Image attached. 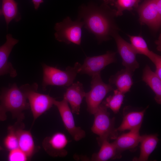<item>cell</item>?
Here are the masks:
<instances>
[{
    "mask_svg": "<svg viewBox=\"0 0 161 161\" xmlns=\"http://www.w3.org/2000/svg\"><path fill=\"white\" fill-rule=\"evenodd\" d=\"M35 9L37 10L40 4L43 2V0H32Z\"/></svg>",
    "mask_w": 161,
    "mask_h": 161,
    "instance_id": "f1b7e54d",
    "label": "cell"
},
{
    "mask_svg": "<svg viewBox=\"0 0 161 161\" xmlns=\"http://www.w3.org/2000/svg\"><path fill=\"white\" fill-rule=\"evenodd\" d=\"M68 140L64 133L58 132L45 137L42 145L46 152L53 157H64L68 154L66 149Z\"/></svg>",
    "mask_w": 161,
    "mask_h": 161,
    "instance_id": "7c38bea8",
    "label": "cell"
},
{
    "mask_svg": "<svg viewBox=\"0 0 161 161\" xmlns=\"http://www.w3.org/2000/svg\"><path fill=\"white\" fill-rule=\"evenodd\" d=\"M92 77L91 89L86 93L85 97L87 110L90 114H94L106 95L113 88L112 85L106 84L103 81L100 73Z\"/></svg>",
    "mask_w": 161,
    "mask_h": 161,
    "instance_id": "52a82bcc",
    "label": "cell"
},
{
    "mask_svg": "<svg viewBox=\"0 0 161 161\" xmlns=\"http://www.w3.org/2000/svg\"><path fill=\"white\" fill-rule=\"evenodd\" d=\"M1 10L7 27L10 22L18 16V3L14 0H2Z\"/></svg>",
    "mask_w": 161,
    "mask_h": 161,
    "instance_id": "7402d4cb",
    "label": "cell"
},
{
    "mask_svg": "<svg viewBox=\"0 0 161 161\" xmlns=\"http://www.w3.org/2000/svg\"><path fill=\"white\" fill-rule=\"evenodd\" d=\"M16 131L18 138V148L29 159L34 154L36 149L32 136L30 131L22 128H16Z\"/></svg>",
    "mask_w": 161,
    "mask_h": 161,
    "instance_id": "d6986e66",
    "label": "cell"
},
{
    "mask_svg": "<svg viewBox=\"0 0 161 161\" xmlns=\"http://www.w3.org/2000/svg\"><path fill=\"white\" fill-rule=\"evenodd\" d=\"M145 109L141 111H131L124 114L122 122L117 129L118 131L130 130L134 128L141 127Z\"/></svg>",
    "mask_w": 161,
    "mask_h": 161,
    "instance_id": "ffe728a7",
    "label": "cell"
},
{
    "mask_svg": "<svg viewBox=\"0 0 161 161\" xmlns=\"http://www.w3.org/2000/svg\"><path fill=\"white\" fill-rule=\"evenodd\" d=\"M104 2V3L108 4L109 3H112L113 0H103Z\"/></svg>",
    "mask_w": 161,
    "mask_h": 161,
    "instance_id": "f546056e",
    "label": "cell"
},
{
    "mask_svg": "<svg viewBox=\"0 0 161 161\" xmlns=\"http://www.w3.org/2000/svg\"><path fill=\"white\" fill-rule=\"evenodd\" d=\"M150 60L154 63L155 67V72L158 77L161 78V57L154 52Z\"/></svg>",
    "mask_w": 161,
    "mask_h": 161,
    "instance_id": "83f0119b",
    "label": "cell"
},
{
    "mask_svg": "<svg viewBox=\"0 0 161 161\" xmlns=\"http://www.w3.org/2000/svg\"><path fill=\"white\" fill-rule=\"evenodd\" d=\"M57 108L65 127L76 141L84 138L86 132L81 127L76 126L72 113L67 101L64 98L61 101L55 100L54 104Z\"/></svg>",
    "mask_w": 161,
    "mask_h": 161,
    "instance_id": "9c48e42d",
    "label": "cell"
},
{
    "mask_svg": "<svg viewBox=\"0 0 161 161\" xmlns=\"http://www.w3.org/2000/svg\"><path fill=\"white\" fill-rule=\"evenodd\" d=\"M84 26L83 21L78 18L73 21L67 16L62 21L57 23L54 27V35L56 40L67 44L73 43L78 45L81 44L82 28Z\"/></svg>",
    "mask_w": 161,
    "mask_h": 161,
    "instance_id": "8992f818",
    "label": "cell"
},
{
    "mask_svg": "<svg viewBox=\"0 0 161 161\" xmlns=\"http://www.w3.org/2000/svg\"><path fill=\"white\" fill-rule=\"evenodd\" d=\"M6 41L0 47V76L9 74L12 78L17 75L16 70L12 63L8 61L9 56L14 46L18 42V40L12 37L8 34L6 36Z\"/></svg>",
    "mask_w": 161,
    "mask_h": 161,
    "instance_id": "4fadbf2b",
    "label": "cell"
},
{
    "mask_svg": "<svg viewBox=\"0 0 161 161\" xmlns=\"http://www.w3.org/2000/svg\"><path fill=\"white\" fill-rule=\"evenodd\" d=\"M15 126H10L7 129V134L4 140V144L9 151L18 148V142Z\"/></svg>",
    "mask_w": 161,
    "mask_h": 161,
    "instance_id": "d4e9b609",
    "label": "cell"
},
{
    "mask_svg": "<svg viewBox=\"0 0 161 161\" xmlns=\"http://www.w3.org/2000/svg\"><path fill=\"white\" fill-rule=\"evenodd\" d=\"M116 52L108 51L104 54L92 57H86L81 65L78 73L86 74L91 77L100 73L108 65L115 62Z\"/></svg>",
    "mask_w": 161,
    "mask_h": 161,
    "instance_id": "ba28073f",
    "label": "cell"
},
{
    "mask_svg": "<svg viewBox=\"0 0 161 161\" xmlns=\"http://www.w3.org/2000/svg\"><path fill=\"white\" fill-rule=\"evenodd\" d=\"M29 159L27 155L19 148L10 151L7 157L9 161H26Z\"/></svg>",
    "mask_w": 161,
    "mask_h": 161,
    "instance_id": "4316f807",
    "label": "cell"
},
{
    "mask_svg": "<svg viewBox=\"0 0 161 161\" xmlns=\"http://www.w3.org/2000/svg\"><path fill=\"white\" fill-rule=\"evenodd\" d=\"M124 97V94L116 89L114 90L112 95L109 96L102 103L108 108H110L116 114L119 112Z\"/></svg>",
    "mask_w": 161,
    "mask_h": 161,
    "instance_id": "cb8c5ba5",
    "label": "cell"
},
{
    "mask_svg": "<svg viewBox=\"0 0 161 161\" xmlns=\"http://www.w3.org/2000/svg\"><path fill=\"white\" fill-rule=\"evenodd\" d=\"M142 80L145 82L154 93V99L160 104L161 103V78L152 71L146 65L143 69Z\"/></svg>",
    "mask_w": 161,
    "mask_h": 161,
    "instance_id": "ac0fdd59",
    "label": "cell"
},
{
    "mask_svg": "<svg viewBox=\"0 0 161 161\" xmlns=\"http://www.w3.org/2000/svg\"><path fill=\"white\" fill-rule=\"evenodd\" d=\"M27 98L16 83L4 88L0 95V121L7 118L6 113H11L13 117L18 121H22L24 118L23 111L30 109Z\"/></svg>",
    "mask_w": 161,
    "mask_h": 161,
    "instance_id": "7a4b0ae2",
    "label": "cell"
},
{
    "mask_svg": "<svg viewBox=\"0 0 161 161\" xmlns=\"http://www.w3.org/2000/svg\"><path fill=\"white\" fill-rule=\"evenodd\" d=\"M140 0H117L115 5L117 8V16L123 15L125 10H131L134 8H137L139 5Z\"/></svg>",
    "mask_w": 161,
    "mask_h": 161,
    "instance_id": "484cf974",
    "label": "cell"
},
{
    "mask_svg": "<svg viewBox=\"0 0 161 161\" xmlns=\"http://www.w3.org/2000/svg\"><path fill=\"white\" fill-rule=\"evenodd\" d=\"M99 151L94 153L91 160L92 161H105L110 159L119 158L116 148L113 143H109L107 140H104L100 146Z\"/></svg>",
    "mask_w": 161,
    "mask_h": 161,
    "instance_id": "44dd1931",
    "label": "cell"
},
{
    "mask_svg": "<svg viewBox=\"0 0 161 161\" xmlns=\"http://www.w3.org/2000/svg\"><path fill=\"white\" fill-rule=\"evenodd\" d=\"M2 15V13L1 10L0 9V16Z\"/></svg>",
    "mask_w": 161,
    "mask_h": 161,
    "instance_id": "4dcf8cb0",
    "label": "cell"
},
{
    "mask_svg": "<svg viewBox=\"0 0 161 161\" xmlns=\"http://www.w3.org/2000/svg\"><path fill=\"white\" fill-rule=\"evenodd\" d=\"M140 127L134 128L130 130L129 132L117 136L115 139L113 143L120 156L123 151L127 150H133L137 146L141 137L139 134Z\"/></svg>",
    "mask_w": 161,
    "mask_h": 161,
    "instance_id": "9a60e30c",
    "label": "cell"
},
{
    "mask_svg": "<svg viewBox=\"0 0 161 161\" xmlns=\"http://www.w3.org/2000/svg\"><path fill=\"white\" fill-rule=\"evenodd\" d=\"M131 42V44L137 54L143 55L150 59L153 52L148 49L147 44L143 38L140 36L128 35Z\"/></svg>",
    "mask_w": 161,
    "mask_h": 161,
    "instance_id": "603a6c76",
    "label": "cell"
},
{
    "mask_svg": "<svg viewBox=\"0 0 161 161\" xmlns=\"http://www.w3.org/2000/svg\"><path fill=\"white\" fill-rule=\"evenodd\" d=\"M133 73L126 68L121 69L110 77L109 83L115 86L117 89L125 94L130 91L133 84Z\"/></svg>",
    "mask_w": 161,
    "mask_h": 161,
    "instance_id": "2e32d148",
    "label": "cell"
},
{
    "mask_svg": "<svg viewBox=\"0 0 161 161\" xmlns=\"http://www.w3.org/2000/svg\"><path fill=\"white\" fill-rule=\"evenodd\" d=\"M81 64L76 62L73 67L68 66L64 71L42 64L43 78L42 87L45 90L48 85L69 86L73 83Z\"/></svg>",
    "mask_w": 161,
    "mask_h": 161,
    "instance_id": "277c9868",
    "label": "cell"
},
{
    "mask_svg": "<svg viewBox=\"0 0 161 161\" xmlns=\"http://www.w3.org/2000/svg\"><path fill=\"white\" fill-rule=\"evenodd\" d=\"M86 93L83 84L79 81L73 83L67 89L64 98L70 105L72 113L79 114L80 105Z\"/></svg>",
    "mask_w": 161,
    "mask_h": 161,
    "instance_id": "5bb4252c",
    "label": "cell"
},
{
    "mask_svg": "<svg viewBox=\"0 0 161 161\" xmlns=\"http://www.w3.org/2000/svg\"><path fill=\"white\" fill-rule=\"evenodd\" d=\"M107 109L102 103L93 114L94 119L91 130L98 136L97 139L100 146L104 140L115 139L118 136V131L114 127V118H110Z\"/></svg>",
    "mask_w": 161,
    "mask_h": 161,
    "instance_id": "3957f363",
    "label": "cell"
},
{
    "mask_svg": "<svg viewBox=\"0 0 161 161\" xmlns=\"http://www.w3.org/2000/svg\"><path fill=\"white\" fill-rule=\"evenodd\" d=\"M137 8L141 24L154 30H158L161 23V11L157 10L155 0H145Z\"/></svg>",
    "mask_w": 161,
    "mask_h": 161,
    "instance_id": "30bf717a",
    "label": "cell"
},
{
    "mask_svg": "<svg viewBox=\"0 0 161 161\" xmlns=\"http://www.w3.org/2000/svg\"><path fill=\"white\" fill-rule=\"evenodd\" d=\"M116 10L112 9L104 3L100 6L91 4L82 6L78 18L84 23V26L93 34L99 43L110 39L119 30L115 22Z\"/></svg>",
    "mask_w": 161,
    "mask_h": 161,
    "instance_id": "6da1fadb",
    "label": "cell"
},
{
    "mask_svg": "<svg viewBox=\"0 0 161 161\" xmlns=\"http://www.w3.org/2000/svg\"><path fill=\"white\" fill-rule=\"evenodd\" d=\"M4 150L3 148L0 145V151Z\"/></svg>",
    "mask_w": 161,
    "mask_h": 161,
    "instance_id": "1f68e13d",
    "label": "cell"
},
{
    "mask_svg": "<svg viewBox=\"0 0 161 161\" xmlns=\"http://www.w3.org/2000/svg\"><path fill=\"white\" fill-rule=\"evenodd\" d=\"M38 85L36 83L32 84H26L19 88L29 101L34 121L41 115L49 109L54 104L55 98L48 95L38 92Z\"/></svg>",
    "mask_w": 161,
    "mask_h": 161,
    "instance_id": "5b68a950",
    "label": "cell"
},
{
    "mask_svg": "<svg viewBox=\"0 0 161 161\" xmlns=\"http://www.w3.org/2000/svg\"><path fill=\"white\" fill-rule=\"evenodd\" d=\"M159 140L157 134H145L141 136L140 143V154L138 158L133 160L147 161L151 154L156 148Z\"/></svg>",
    "mask_w": 161,
    "mask_h": 161,
    "instance_id": "e0dca14e",
    "label": "cell"
},
{
    "mask_svg": "<svg viewBox=\"0 0 161 161\" xmlns=\"http://www.w3.org/2000/svg\"><path fill=\"white\" fill-rule=\"evenodd\" d=\"M112 37L115 41L118 52L122 60L123 65L126 69L133 72L139 67L136 58L137 53L131 44L125 40L118 32L114 33Z\"/></svg>",
    "mask_w": 161,
    "mask_h": 161,
    "instance_id": "8fae6325",
    "label": "cell"
}]
</instances>
